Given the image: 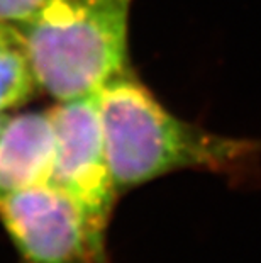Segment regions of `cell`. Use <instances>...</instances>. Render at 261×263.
<instances>
[{"label":"cell","mask_w":261,"mask_h":263,"mask_svg":"<svg viewBox=\"0 0 261 263\" xmlns=\"http://www.w3.org/2000/svg\"><path fill=\"white\" fill-rule=\"evenodd\" d=\"M107 160L119 195L176 172H207L232 187L261 183V141L226 136L170 112L132 70L98 90Z\"/></svg>","instance_id":"obj_1"},{"label":"cell","mask_w":261,"mask_h":263,"mask_svg":"<svg viewBox=\"0 0 261 263\" xmlns=\"http://www.w3.org/2000/svg\"><path fill=\"white\" fill-rule=\"evenodd\" d=\"M49 0H0V22L19 26L29 21Z\"/></svg>","instance_id":"obj_7"},{"label":"cell","mask_w":261,"mask_h":263,"mask_svg":"<svg viewBox=\"0 0 261 263\" xmlns=\"http://www.w3.org/2000/svg\"><path fill=\"white\" fill-rule=\"evenodd\" d=\"M7 112H0V127L4 126V122H5V119H7Z\"/></svg>","instance_id":"obj_8"},{"label":"cell","mask_w":261,"mask_h":263,"mask_svg":"<svg viewBox=\"0 0 261 263\" xmlns=\"http://www.w3.org/2000/svg\"><path fill=\"white\" fill-rule=\"evenodd\" d=\"M36 88L17 27L0 22V112L31 100Z\"/></svg>","instance_id":"obj_6"},{"label":"cell","mask_w":261,"mask_h":263,"mask_svg":"<svg viewBox=\"0 0 261 263\" xmlns=\"http://www.w3.org/2000/svg\"><path fill=\"white\" fill-rule=\"evenodd\" d=\"M0 221L21 263H110L107 229L51 183L4 197Z\"/></svg>","instance_id":"obj_3"},{"label":"cell","mask_w":261,"mask_h":263,"mask_svg":"<svg viewBox=\"0 0 261 263\" xmlns=\"http://www.w3.org/2000/svg\"><path fill=\"white\" fill-rule=\"evenodd\" d=\"M49 112L54 129L49 183L68 194L98 226L107 229L119 192L105 151L98 92L58 102Z\"/></svg>","instance_id":"obj_4"},{"label":"cell","mask_w":261,"mask_h":263,"mask_svg":"<svg viewBox=\"0 0 261 263\" xmlns=\"http://www.w3.org/2000/svg\"><path fill=\"white\" fill-rule=\"evenodd\" d=\"M54 129L49 110L7 116L0 127V200L19 190L49 183Z\"/></svg>","instance_id":"obj_5"},{"label":"cell","mask_w":261,"mask_h":263,"mask_svg":"<svg viewBox=\"0 0 261 263\" xmlns=\"http://www.w3.org/2000/svg\"><path fill=\"white\" fill-rule=\"evenodd\" d=\"M132 0H49L21 34L37 88L58 102L97 93L129 71Z\"/></svg>","instance_id":"obj_2"}]
</instances>
